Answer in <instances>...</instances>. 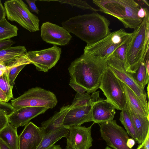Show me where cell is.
I'll list each match as a JSON object with an SVG mask.
<instances>
[{"label":"cell","instance_id":"obj_31","mask_svg":"<svg viewBox=\"0 0 149 149\" xmlns=\"http://www.w3.org/2000/svg\"><path fill=\"white\" fill-rule=\"evenodd\" d=\"M14 110L11 104L8 102H3L0 101V113L10 115Z\"/></svg>","mask_w":149,"mask_h":149},{"label":"cell","instance_id":"obj_22","mask_svg":"<svg viewBox=\"0 0 149 149\" xmlns=\"http://www.w3.org/2000/svg\"><path fill=\"white\" fill-rule=\"evenodd\" d=\"M27 52L24 46L11 47L0 51V61L8 67L17 58L26 54Z\"/></svg>","mask_w":149,"mask_h":149},{"label":"cell","instance_id":"obj_26","mask_svg":"<svg viewBox=\"0 0 149 149\" xmlns=\"http://www.w3.org/2000/svg\"><path fill=\"white\" fill-rule=\"evenodd\" d=\"M119 120L126 130L128 135L130 136L139 144V136L132 120L127 109L121 111Z\"/></svg>","mask_w":149,"mask_h":149},{"label":"cell","instance_id":"obj_35","mask_svg":"<svg viewBox=\"0 0 149 149\" xmlns=\"http://www.w3.org/2000/svg\"><path fill=\"white\" fill-rule=\"evenodd\" d=\"M36 0H25L29 6V9L31 12H33L38 14L40 12L35 4Z\"/></svg>","mask_w":149,"mask_h":149},{"label":"cell","instance_id":"obj_28","mask_svg":"<svg viewBox=\"0 0 149 149\" xmlns=\"http://www.w3.org/2000/svg\"><path fill=\"white\" fill-rule=\"evenodd\" d=\"M136 83L143 90L146 85L149 83V74L147 72L144 59H143L134 73L132 74Z\"/></svg>","mask_w":149,"mask_h":149},{"label":"cell","instance_id":"obj_21","mask_svg":"<svg viewBox=\"0 0 149 149\" xmlns=\"http://www.w3.org/2000/svg\"><path fill=\"white\" fill-rule=\"evenodd\" d=\"M17 128L9 123L0 131V139L10 149H19Z\"/></svg>","mask_w":149,"mask_h":149},{"label":"cell","instance_id":"obj_41","mask_svg":"<svg viewBox=\"0 0 149 149\" xmlns=\"http://www.w3.org/2000/svg\"><path fill=\"white\" fill-rule=\"evenodd\" d=\"M141 144L145 149H149V134L148 135L145 140Z\"/></svg>","mask_w":149,"mask_h":149},{"label":"cell","instance_id":"obj_46","mask_svg":"<svg viewBox=\"0 0 149 149\" xmlns=\"http://www.w3.org/2000/svg\"><path fill=\"white\" fill-rule=\"evenodd\" d=\"M105 149H112L111 148H110L108 146H107L106 147Z\"/></svg>","mask_w":149,"mask_h":149},{"label":"cell","instance_id":"obj_6","mask_svg":"<svg viewBox=\"0 0 149 149\" xmlns=\"http://www.w3.org/2000/svg\"><path fill=\"white\" fill-rule=\"evenodd\" d=\"M123 29L111 32L101 40L93 43L87 44L84 54L99 57L106 60L113 52L131 35Z\"/></svg>","mask_w":149,"mask_h":149},{"label":"cell","instance_id":"obj_27","mask_svg":"<svg viewBox=\"0 0 149 149\" xmlns=\"http://www.w3.org/2000/svg\"><path fill=\"white\" fill-rule=\"evenodd\" d=\"M18 28L4 18L0 21V41L10 39L17 36Z\"/></svg>","mask_w":149,"mask_h":149},{"label":"cell","instance_id":"obj_25","mask_svg":"<svg viewBox=\"0 0 149 149\" xmlns=\"http://www.w3.org/2000/svg\"><path fill=\"white\" fill-rule=\"evenodd\" d=\"M99 93V91H95L91 95L88 92L82 94L77 93L71 104L70 105V108L93 105L102 99L100 97Z\"/></svg>","mask_w":149,"mask_h":149},{"label":"cell","instance_id":"obj_18","mask_svg":"<svg viewBox=\"0 0 149 149\" xmlns=\"http://www.w3.org/2000/svg\"><path fill=\"white\" fill-rule=\"evenodd\" d=\"M125 108L134 125L139 138V144H140L149 134V118L135 112L127 102Z\"/></svg>","mask_w":149,"mask_h":149},{"label":"cell","instance_id":"obj_15","mask_svg":"<svg viewBox=\"0 0 149 149\" xmlns=\"http://www.w3.org/2000/svg\"><path fill=\"white\" fill-rule=\"evenodd\" d=\"M93 105H86L70 108L64 118L63 124L67 127L81 126L83 123L93 122Z\"/></svg>","mask_w":149,"mask_h":149},{"label":"cell","instance_id":"obj_5","mask_svg":"<svg viewBox=\"0 0 149 149\" xmlns=\"http://www.w3.org/2000/svg\"><path fill=\"white\" fill-rule=\"evenodd\" d=\"M57 102V99L54 93L36 87L29 89L20 96L12 100L10 104L14 111H17L28 107L52 109Z\"/></svg>","mask_w":149,"mask_h":149},{"label":"cell","instance_id":"obj_39","mask_svg":"<svg viewBox=\"0 0 149 149\" xmlns=\"http://www.w3.org/2000/svg\"><path fill=\"white\" fill-rule=\"evenodd\" d=\"M149 52H148L144 59L145 65L148 74H149Z\"/></svg>","mask_w":149,"mask_h":149},{"label":"cell","instance_id":"obj_43","mask_svg":"<svg viewBox=\"0 0 149 149\" xmlns=\"http://www.w3.org/2000/svg\"><path fill=\"white\" fill-rule=\"evenodd\" d=\"M48 149H62L60 145H54Z\"/></svg>","mask_w":149,"mask_h":149},{"label":"cell","instance_id":"obj_40","mask_svg":"<svg viewBox=\"0 0 149 149\" xmlns=\"http://www.w3.org/2000/svg\"><path fill=\"white\" fill-rule=\"evenodd\" d=\"M135 143V140L133 138H129L127 140L126 145L130 148H132Z\"/></svg>","mask_w":149,"mask_h":149},{"label":"cell","instance_id":"obj_37","mask_svg":"<svg viewBox=\"0 0 149 149\" xmlns=\"http://www.w3.org/2000/svg\"><path fill=\"white\" fill-rule=\"evenodd\" d=\"M10 100L6 94L0 88V101L3 102H8Z\"/></svg>","mask_w":149,"mask_h":149},{"label":"cell","instance_id":"obj_1","mask_svg":"<svg viewBox=\"0 0 149 149\" xmlns=\"http://www.w3.org/2000/svg\"><path fill=\"white\" fill-rule=\"evenodd\" d=\"M109 20L94 12L72 17L61 24L70 33L75 35L87 44L95 42L111 33Z\"/></svg>","mask_w":149,"mask_h":149},{"label":"cell","instance_id":"obj_34","mask_svg":"<svg viewBox=\"0 0 149 149\" xmlns=\"http://www.w3.org/2000/svg\"><path fill=\"white\" fill-rule=\"evenodd\" d=\"M8 116L0 113V131L8 123Z\"/></svg>","mask_w":149,"mask_h":149},{"label":"cell","instance_id":"obj_7","mask_svg":"<svg viewBox=\"0 0 149 149\" xmlns=\"http://www.w3.org/2000/svg\"><path fill=\"white\" fill-rule=\"evenodd\" d=\"M4 4L8 20L17 22L31 32L39 30L38 17L30 11L22 0H8Z\"/></svg>","mask_w":149,"mask_h":149},{"label":"cell","instance_id":"obj_33","mask_svg":"<svg viewBox=\"0 0 149 149\" xmlns=\"http://www.w3.org/2000/svg\"><path fill=\"white\" fill-rule=\"evenodd\" d=\"M15 43V41L11 39L0 41V51L10 47Z\"/></svg>","mask_w":149,"mask_h":149},{"label":"cell","instance_id":"obj_29","mask_svg":"<svg viewBox=\"0 0 149 149\" xmlns=\"http://www.w3.org/2000/svg\"><path fill=\"white\" fill-rule=\"evenodd\" d=\"M8 72L6 70L0 77V88L10 100L13 98V88L10 85L8 77Z\"/></svg>","mask_w":149,"mask_h":149},{"label":"cell","instance_id":"obj_13","mask_svg":"<svg viewBox=\"0 0 149 149\" xmlns=\"http://www.w3.org/2000/svg\"><path fill=\"white\" fill-rule=\"evenodd\" d=\"M40 30L42 40L54 45H66L72 38L70 32L65 28L49 22L43 23Z\"/></svg>","mask_w":149,"mask_h":149},{"label":"cell","instance_id":"obj_3","mask_svg":"<svg viewBox=\"0 0 149 149\" xmlns=\"http://www.w3.org/2000/svg\"><path fill=\"white\" fill-rule=\"evenodd\" d=\"M149 48V12L146 15L141 23L132 33L126 52L125 68L132 74L137 69L142 61L145 59Z\"/></svg>","mask_w":149,"mask_h":149},{"label":"cell","instance_id":"obj_23","mask_svg":"<svg viewBox=\"0 0 149 149\" xmlns=\"http://www.w3.org/2000/svg\"><path fill=\"white\" fill-rule=\"evenodd\" d=\"M127 102L133 110L142 116L149 118V113L133 91L122 82Z\"/></svg>","mask_w":149,"mask_h":149},{"label":"cell","instance_id":"obj_32","mask_svg":"<svg viewBox=\"0 0 149 149\" xmlns=\"http://www.w3.org/2000/svg\"><path fill=\"white\" fill-rule=\"evenodd\" d=\"M69 84L74 90L77 92V93L79 94H84L85 93L86 91H87L85 88L71 80L70 81Z\"/></svg>","mask_w":149,"mask_h":149},{"label":"cell","instance_id":"obj_4","mask_svg":"<svg viewBox=\"0 0 149 149\" xmlns=\"http://www.w3.org/2000/svg\"><path fill=\"white\" fill-rule=\"evenodd\" d=\"M100 10L118 19L126 28L134 29L142 19L138 16L140 5L134 0H93Z\"/></svg>","mask_w":149,"mask_h":149},{"label":"cell","instance_id":"obj_44","mask_svg":"<svg viewBox=\"0 0 149 149\" xmlns=\"http://www.w3.org/2000/svg\"><path fill=\"white\" fill-rule=\"evenodd\" d=\"M136 149H145L142 146L141 144H139Z\"/></svg>","mask_w":149,"mask_h":149},{"label":"cell","instance_id":"obj_16","mask_svg":"<svg viewBox=\"0 0 149 149\" xmlns=\"http://www.w3.org/2000/svg\"><path fill=\"white\" fill-rule=\"evenodd\" d=\"M47 109L42 107H28L14 111L8 116V122L17 128L26 125L30 120L44 113Z\"/></svg>","mask_w":149,"mask_h":149},{"label":"cell","instance_id":"obj_11","mask_svg":"<svg viewBox=\"0 0 149 149\" xmlns=\"http://www.w3.org/2000/svg\"><path fill=\"white\" fill-rule=\"evenodd\" d=\"M61 53V49L54 45L46 49L27 52L26 56L38 71L47 72L55 65Z\"/></svg>","mask_w":149,"mask_h":149},{"label":"cell","instance_id":"obj_14","mask_svg":"<svg viewBox=\"0 0 149 149\" xmlns=\"http://www.w3.org/2000/svg\"><path fill=\"white\" fill-rule=\"evenodd\" d=\"M45 134L41 127L29 122L19 136V149H36Z\"/></svg>","mask_w":149,"mask_h":149},{"label":"cell","instance_id":"obj_30","mask_svg":"<svg viewBox=\"0 0 149 149\" xmlns=\"http://www.w3.org/2000/svg\"><path fill=\"white\" fill-rule=\"evenodd\" d=\"M59 2L61 4H67L72 7L75 6L83 10H89L93 12L100 11L99 9H96L88 4L86 1L77 0H65L52 1Z\"/></svg>","mask_w":149,"mask_h":149},{"label":"cell","instance_id":"obj_45","mask_svg":"<svg viewBox=\"0 0 149 149\" xmlns=\"http://www.w3.org/2000/svg\"><path fill=\"white\" fill-rule=\"evenodd\" d=\"M148 85L147 88V95L148 99L149 98V93H148V92H148V91H148V90H149V84H148Z\"/></svg>","mask_w":149,"mask_h":149},{"label":"cell","instance_id":"obj_36","mask_svg":"<svg viewBox=\"0 0 149 149\" xmlns=\"http://www.w3.org/2000/svg\"><path fill=\"white\" fill-rule=\"evenodd\" d=\"M147 8H143L140 6V9L138 13V16L141 19H143L145 17L147 11L148 10Z\"/></svg>","mask_w":149,"mask_h":149},{"label":"cell","instance_id":"obj_17","mask_svg":"<svg viewBox=\"0 0 149 149\" xmlns=\"http://www.w3.org/2000/svg\"><path fill=\"white\" fill-rule=\"evenodd\" d=\"M115 109L112 104L102 98L93 106V123L99 124L113 120L116 113Z\"/></svg>","mask_w":149,"mask_h":149},{"label":"cell","instance_id":"obj_12","mask_svg":"<svg viewBox=\"0 0 149 149\" xmlns=\"http://www.w3.org/2000/svg\"><path fill=\"white\" fill-rule=\"evenodd\" d=\"M93 124L88 127L77 125L68 127L66 149H89L93 141L91 129Z\"/></svg>","mask_w":149,"mask_h":149},{"label":"cell","instance_id":"obj_9","mask_svg":"<svg viewBox=\"0 0 149 149\" xmlns=\"http://www.w3.org/2000/svg\"><path fill=\"white\" fill-rule=\"evenodd\" d=\"M106 62L107 67L118 79L133 91L147 111L149 112L146 93L145 90L142 89L135 81L132 73L126 70L125 64L110 58L107 59Z\"/></svg>","mask_w":149,"mask_h":149},{"label":"cell","instance_id":"obj_19","mask_svg":"<svg viewBox=\"0 0 149 149\" xmlns=\"http://www.w3.org/2000/svg\"><path fill=\"white\" fill-rule=\"evenodd\" d=\"M70 109V105L64 106L61 108L59 111L56 112L48 120L42 123L41 127L44 131L45 134L52 130L65 127L63 125V121Z\"/></svg>","mask_w":149,"mask_h":149},{"label":"cell","instance_id":"obj_8","mask_svg":"<svg viewBox=\"0 0 149 149\" xmlns=\"http://www.w3.org/2000/svg\"><path fill=\"white\" fill-rule=\"evenodd\" d=\"M99 88L116 109L121 111L126 108L127 100L122 82L108 67L102 76Z\"/></svg>","mask_w":149,"mask_h":149},{"label":"cell","instance_id":"obj_24","mask_svg":"<svg viewBox=\"0 0 149 149\" xmlns=\"http://www.w3.org/2000/svg\"><path fill=\"white\" fill-rule=\"evenodd\" d=\"M26 54L16 59L8 66L6 69L8 72V77L10 84L13 87L15 79L20 71L26 65L31 64Z\"/></svg>","mask_w":149,"mask_h":149},{"label":"cell","instance_id":"obj_38","mask_svg":"<svg viewBox=\"0 0 149 149\" xmlns=\"http://www.w3.org/2000/svg\"><path fill=\"white\" fill-rule=\"evenodd\" d=\"M6 13L4 6L0 0V21L6 18Z\"/></svg>","mask_w":149,"mask_h":149},{"label":"cell","instance_id":"obj_20","mask_svg":"<svg viewBox=\"0 0 149 149\" xmlns=\"http://www.w3.org/2000/svg\"><path fill=\"white\" fill-rule=\"evenodd\" d=\"M69 132L68 127L52 130L44 135L36 149H48L63 137H66Z\"/></svg>","mask_w":149,"mask_h":149},{"label":"cell","instance_id":"obj_42","mask_svg":"<svg viewBox=\"0 0 149 149\" xmlns=\"http://www.w3.org/2000/svg\"><path fill=\"white\" fill-rule=\"evenodd\" d=\"M0 149H10L6 143L0 139Z\"/></svg>","mask_w":149,"mask_h":149},{"label":"cell","instance_id":"obj_2","mask_svg":"<svg viewBox=\"0 0 149 149\" xmlns=\"http://www.w3.org/2000/svg\"><path fill=\"white\" fill-rule=\"evenodd\" d=\"M105 60L83 54L73 61L68 70L70 80L90 93L99 88L102 76L107 68Z\"/></svg>","mask_w":149,"mask_h":149},{"label":"cell","instance_id":"obj_10","mask_svg":"<svg viewBox=\"0 0 149 149\" xmlns=\"http://www.w3.org/2000/svg\"><path fill=\"white\" fill-rule=\"evenodd\" d=\"M99 124L101 136L107 145L113 149H132L126 145L130 138L128 134L123 127L117 124L116 120Z\"/></svg>","mask_w":149,"mask_h":149}]
</instances>
